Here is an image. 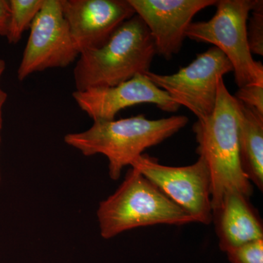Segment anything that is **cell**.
Masks as SVG:
<instances>
[{"mask_svg":"<svg viewBox=\"0 0 263 263\" xmlns=\"http://www.w3.org/2000/svg\"><path fill=\"white\" fill-rule=\"evenodd\" d=\"M188 122L185 116L148 119L143 114L119 120L95 121L87 130L69 133L64 140L86 157L105 156L109 176L117 181L123 169L131 166L145 150L174 136Z\"/></svg>","mask_w":263,"mask_h":263,"instance_id":"1","label":"cell"},{"mask_svg":"<svg viewBox=\"0 0 263 263\" xmlns=\"http://www.w3.org/2000/svg\"><path fill=\"white\" fill-rule=\"evenodd\" d=\"M238 110L239 103L221 79L212 115L205 120H197L193 125L198 144L197 153L205 159L210 172L212 212L220 206L230 192L243 194L249 198L253 193L252 183L240 164Z\"/></svg>","mask_w":263,"mask_h":263,"instance_id":"2","label":"cell"},{"mask_svg":"<svg viewBox=\"0 0 263 263\" xmlns=\"http://www.w3.org/2000/svg\"><path fill=\"white\" fill-rule=\"evenodd\" d=\"M155 55L149 30L138 15H133L103 46L81 52L73 71L76 91L115 86L146 75Z\"/></svg>","mask_w":263,"mask_h":263,"instance_id":"3","label":"cell"},{"mask_svg":"<svg viewBox=\"0 0 263 263\" xmlns=\"http://www.w3.org/2000/svg\"><path fill=\"white\" fill-rule=\"evenodd\" d=\"M97 216L104 239L141 227L195 222L190 214L132 167L115 193L100 202Z\"/></svg>","mask_w":263,"mask_h":263,"instance_id":"4","label":"cell"},{"mask_svg":"<svg viewBox=\"0 0 263 263\" xmlns=\"http://www.w3.org/2000/svg\"><path fill=\"white\" fill-rule=\"evenodd\" d=\"M257 0H219L210 20L192 22L186 37L212 43L228 59L238 88L263 84V65L255 61L249 49L247 22Z\"/></svg>","mask_w":263,"mask_h":263,"instance_id":"5","label":"cell"},{"mask_svg":"<svg viewBox=\"0 0 263 263\" xmlns=\"http://www.w3.org/2000/svg\"><path fill=\"white\" fill-rule=\"evenodd\" d=\"M230 72H233L231 63L214 46L197 54L190 65L176 73L162 75L149 71L145 76L175 103L189 109L197 120L203 121L215 108L219 81Z\"/></svg>","mask_w":263,"mask_h":263,"instance_id":"6","label":"cell"},{"mask_svg":"<svg viewBox=\"0 0 263 263\" xmlns=\"http://www.w3.org/2000/svg\"><path fill=\"white\" fill-rule=\"evenodd\" d=\"M130 167L152 181L195 222L206 226L212 222V180L209 166L201 156L190 165L171 167L143 154Z\"/></svg>","mask_w":263,"mask_h":263,"instance_id":"7","label":"cell"},{"mask_svg":"<svg viewBox=\"0 0 263 263\" xmlns=\"http://www.w3.org/2000/svg\"><path fill=\"white\" fill-rule=\"evenodd\" d=\"M17 76L20 81L36 72L63 68L78 60V49L62 11V0H44L33 21Z\"/></svg>","mask_w":263,"mask_h":263,"instance_id":"8","label":"cell"},{"mask_svg":"<svg viewBox=\"0 0 263 263\" xmlns=\"http://www.w3.org/2000/svg\"><path fill=\"white\" fill-rule=\"evenodd\" d=\"M72 98L94 122L114 120L121 110L139 104H153L170 113L177 111L181 107L145 75L135 76L115 86L76 90Z\"/></svg>","mask_w":263,"mask_h":263,"instance_id":"9","label":"cell"},{"mask_svg":"<svg viewBox=\"0 0 263 263\" xmlns=\"http://www.w3.org/2000/svg\"><path fill=\"white\" fill-rule=\"evenodd\" d=\"M146 24L155 41L157 54L169 60L177 54L186 31L200 10L216 5V0H128Z\"/></svg>","mask_w":263,"mask_h":263,"instance_id":"10","label":"cell"},{"mask_svg":"<svg viewBox=\"0 0 263 263\" xmlns=\"http://www.w3.org/2000/svg\"><path fill=\"white\" fill-rule=\"evenodd\" d=\"M72 39L81 52L96 49L136 15L128 0H62Z\"/></svg>","mask_w":263,"mask_h":263,"instance_id":"11","label":"cell"},{"mask_svg":"<svg viewBox=\"0 0 263 263\" xmlns=\"http://www.w3.org/2000/svg\"><path fill=\"white\" fill-rule=\"evenodd\" d=\"M249 197L230 192L220 206L213 212L219 247L226 252L248 242L263 238L262 222L249 202Z\"/></svg>","mask_w":263,"mask_h":263,"instance_id":"12","label":"cell"},{"mask_svg":"<svg viewBox=\"0 0 263 263\" xmlns=\"http://www.w3.org/2000/svg\"><path fill=\"white\" fill-rule=\"evenodd\" d=\"M238 103V138L240 164L249 181L262 191L263 114L239 101Z\"/></svg>","mask_w":263,"mask_h":263,"instance_id":"13","label":"cell"},{"mask_svg":"<svg viewBox=\"0 0 263 263\" xmlns=\"http://www.w3.org/2000/svg\"><path fill=\"white\" fill-rule=\"evenodd\" d=\"M44 0H9L10 17L5 37L10 44H16L24 31L30 28Z\"/></svg>","mask_w":263,"mask_h":263,"instance_id":"14","label":"cell"},{"mask_svg":"<svg viewBox=\"0 0 263 263\" xmlns=\"http://www.w3.org/2000/svg\"><path fill=\"white\" fill-rule=\"evenodd\" d=\"M247 22L249 49L254 54L263 55V2L257 0Z\"/></svg>","mask_w":263,"mask_h":263,"instance_id":"15","label":"cell"},{"mask_svg":"<svg viewBox=\"0 0 263 263\" xmlns=\"http://www.w3.org/2000/svg\"><path fill=\"white\" fill-rule=\"evenodd\" d=\"M226 254L230 263H263V238L240 245Z\"/></svg>","mask_w":263,"mask_h":263,"instance_id":"16","label":"cell"},{"mask_svg":"<svg viewBox=\"0 0 263 263\" xmlns=\"http://www.w3.org/2000/svg\"><path fill=\"white\" fill-rule=\"evenodd\" d=\"M234 97L240 103L263 114V84L247 85L240 87Z\"/></svg>","mask_w":263,"mask_h":263,"instance_id":"17","label":"cell"},{"mask_svg":"<svg viewBox=\"0 0 263 263\" xmlns=\"http://www.w3.org/2000/svg\"><path fill=\"white\" fill-rule=\"evenodd\" d=\"M9 17V0H0V36H6Z\"/></svg>","mask_w":263,"mask_h":263,"instance_id":"18","label":"cell"},{"mask_svg":"<svg viewBox=\"0 0 263 263\" xmlns=\"http://www.w3.org/2000/svg\"><path fill=\"white\" fill-rule=\"evenodd\" d=\"M6 68V63L5 60L0 59V133L3 128V108L5 102L8 99V95L1 87V79Z\"/></svg>","mask_w":263,"mask_h":263,"instance_id":"19","label":"cell"},{"mask_svg":"<svg viewBox=\"0 0 263 263\" xmlns=\"http://www.w3.org/2000/svg\"><path fill=\"white\" fill-rule=\"evenodd\" d=\"M0 146H1V133H0ZM0 182H1V171H0Z\"/></svg>","mask_w":263,"mask_h":263,"instance_id":"20","label":"cell"}]
</instances>
